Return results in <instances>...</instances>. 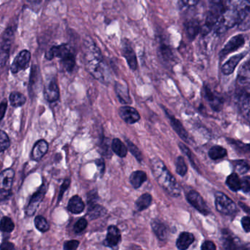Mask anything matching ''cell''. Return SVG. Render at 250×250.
<instances>
[{"label": "cell", "instance_id": "6da1fadb", "mask_svg": "<svg viewBox=\"0 0 250 250\" xmlns=\"http://www.w3.org/2000/svg\"><path fill=\"white\" fill-rule=\"evenodd\" d=\"M83 52L84 63L88 72L101 83H109L112 78L109 67L104 61L100 49L90 38L84 40Z\"/></svg>", "mask_w": 250, "mask_h": 250}, {"label": "cell", "instance_id": "7a4b0ae2", "mask_svg": "<svg viewBox=\"0 0 250 250\" xmlns=\"http://www.w3.org/2000/svg\"><path fill=\"white\" fill-rule=\"evenodd\" d=\"M152 171L159 185L172 197H178L181 189L173 175L168 170L164 162L159 158H153L150 161Z\"/></svg>", "mask_w": 250, "mask_h": 250}, {"label": "cell", "instance_id": "3957f363", "mask_svg": "<svg viewBox=\"0 0 250 250\" xmlns=\"http://www.w3.org/2000/svg\"><path fill=\"white\" fill-rule=\"evenodd\" d=\"M247 17L249 14H243L235 8L227 6L215 24V31L217 34H223L229 29L239 24Z\"/></svg>", "mask_w": 250, "mask_h": 250}, {"label": "cell", "instance_id": "277c9868", "mask_svg": "<svg viewBox=\"0 0 250 250\" xmlns=\"http://www.w3.org/2000/svg\"><path fill=\"white\" fill-rule=\"evenodd\" d=\"M48 60L60 58L61 65L68 72L73 71L76 65L75 57L71 52V48L68 44H61L55 46L46 53Z\"/></svg>", "mask_w": 250, "mask_h": 250}, {"label": "cell", "instance_id": "5b68a950", "mask_svg": "<svg viewBox=\"0 0 250 250\" xmlns=\"http://www.w3.org/2000/svg\"><path fill=\"white\" fill-rule=\"evenodd\" d=\"M215 205L216 210L222 214L231 216L237 212L235 203L224 193L218 191L215 194Z\"/></svg>", "mask_w": 250, "mask_h": 250}, {"label": "cell", "instance_id": "8992f818", "mask_svg": "<svg viewBox=\"0 0 250 250\" xmlns=\"http://www.w3.org/2000/svg\"><path fill=\"white\" fill-rule=\"evenodd\" d=\"M15 172L14 169H7L0 172V200L9 197L12 190Z\"/></svg>", "mask_w": 250, "mask_h": 250}, {"label": "cell", "instance_id": "52a82bcc", "mask_svg": "<svg viewBox=\"0 0 250 250\" xmlns=\"http://www.w3.org/2000/svg\"><path fill=\"white\" fill-rule=\"evenodd\" d=\"M14 30L12 28H8L2 35L0 42V65H4L8 61L10 49L12 44L14 38Z\"/></svg>", "mask_w": 250, "mask_h": 250}, {"label": "cell", "instance_id": "ba28073f", "mask_svg": "<svg viewBox=\"0 0 250 250\" xmlns=\"http://www.w3.org/2000/svg\"><path fill=\"white\" fill-rule=\"evenodd\" d=\"M223 5L222 4H212L211 8L206 17V23L203 27V33L206 34L210 31L212 27H214L217 20L223 11Z\"/></svg>", "mask_w": 250, "mask_h": 250}, {"label": "cell", "instance_id": "9c48e42d", "mask_svg": "<svg viewBox=\"0 0 250 250\" xmlns=\"http://www.w3.org/2000/svg\"><path fill=\"white\" fill-rule=\"evenodd\" d=\"M187 198L190 204L200 213H203L205 216H207L210 213V210L206 205V202L197 191L194 190L188 191L187 194Z\"/></svg>", "mask_w": 250, "mask_h": 250}, {"label": "cell", "instance_id": "30bf717a", "mask_svg": "<svg viewBox=\"0 0 250 250\" xmlns=\"http://www.w3.org/2000/svg\"><path fill=\"white\" fill-rule=\"evenodd\" d=\"M46 187L45 184L42 185V187L38 189V191L33 194L30 199V203L26 208V214L27 216H33L37 210L38 208L40 206V203L43 200L45 194L46 193Z\"/></svg>", "mask_w": 250, "mask_h": 250}, {"label": "cell", "instance_id": "8fae6325", "mask_svg": "<svg viewBox=\"0 0 250 250\" xmlns=\"http://www.w3.org/2000/svg\"><path fill=\"white\" fill-rule=\"evenodd\" d=\"M31 55L27 50H23L17 55L11 65V70L13 74H17L22 70L26 69L30 65Z\"/></svg>", "mask_w": 250, "mask_h": 250}, {"label": "cell", "instance_id": "7c38bea8", "mask_svg": "<svg viewBox=\"0 0 250 250\" xmlns=\"http://www.w3.org/2000/svg\"><path fill=\"white\" fill-rule=\"evenodd\" d=\"M121 52H122L124 58L126 60L130 68L134 71L137 70V66H138L137 56H136L135 52H134L131 43L127 39H125L122 42Z\"/></svg>", "mask_w": 250, "mask_h": 250}, {"label": "cell", "instance_id": "4fadbf2b", "mask_svg": "<svg viewBox=\"0 0 250 250\" xmlns=\"http://www.w3.org/2000/svg\"><path fill=\"white\" fill-rule=\"evenodd\" d=\"M244 43H245V38H244V36L239 35V36H234L224 46L223 49L221 51V57L224 58V57H226L229 54L238 50Z\"/></svg>", "mask_w": 250, "mask_h": 250}, {"label": "cell", "instance_id": "5bb4252c", "mask_svg": "<svg viewBox=\"0 0 250 250\" xmlns=\"http://www.w3.org/2000/svg\"><path fill=\"white\" fill-rule=\"evenodd\" d=\"M43 93L45 99L49 102H55L59 99V87L55 79H52L46 83Z\"/></svg>", "mask_w": 250, "mask_h": 250}, {"label": "cell", "instance_id": "9a60e30c", "mask_svg": "<svg viewBox=\"0 0 250 250\" xmlns=\"http://www.w3.org/2000/svg\"><path fill=\"white\" fill-rule=\"evenodd\" d=\"M119 114L121 118L127 124H135L140 119L139 112L131 106H125L120 108Z\"/></svg>", "mask_w": 250, "mask_h": 250}, {"label": "cell", "instance_id": "2e32d148", "mask_svg": "<svg viewBox=\"0 0 250 250\" xmlns=\"http://www.w3.org/2000/svg\"><path fill=\"white\" fill-rule=\"evenodd\" d=\"M121 241V234L119 229L114 225L108 228L107 235L104 244L106 247H113L118 245Z\"/></svg>", "mask_w": 250, "mask_h": 250}, {"label": "cell", "instance_id": "e0dca14e", "mask_svg": "<svg viewBox=\"0 0 250 250\" xmlns=\"http://www.w3.org/2000/svg\"><path fill=\"white\" fill-rule=\"evenodd\" d=\"M238 89H250V64L247 61L240 70L238 76Z\"/></svg>", "mask_w": 250, "mask_h": 250}, {"label": "cell", "instance_id": "ac0fdd59", "mask_svg": "<svg viewBox=\"0 0 250 250\" xmlns=\"http://www.w3.org/2000/svg\"><path fill=\"white\" fill-rule=\"evenodd\" d=\"M48 149H49V144L46 140H39L35 144L33 151H32V159L35 161H40L44 156V155L47 153Z\"/></svg>", "mask_w": 250, "mask_h": 250}, {"label": "cell", "instance_id": "d6986e66", "mask_svg": "<svg viewBox=\"0 0 250 250\" xmlns=\"http://www.w3.org/2000/svg\"><path fill=\"white\" fill-rule=\"evenodd\" d=\"M247 52H244L243 53L239 54V55H235V56L231 58L226 63L224 64L222 68V73L225 75H229L232 74L233 71H235L237 65L239 63L240 61L246 56Z\"/></svg>", "mask_w": 250, "mask_h": 250}, {"label": "cell", "instance_id": "ffe728a7", "mask_svg": "<svg viewBox=\"0 0 250 250\" xmlns=\"http://www.w3.org/2000/svg\"><path fill=\"white\" fill-rule=\"evenodd\" d=\"M167 118H169L170 121L171 125H172V128L175 130V132L181 137L182 140H184L185 142L188 141V135L187 131H186L185 128H184V125H182L181 122L178 121V119L172 116V115H169V112H166Z\"/></svg>", "mask_w": 250, "mask_h": 250}, {"label": "cell", "instance_id": "44dd1931", "mask_svg": "<svg viewBox=\"0 0 250 250\" xmlns=\"http://www.w3.org/2000/svg\"><path fill=\"white\" fill-rule=\"evenodd\" d=\"M194 241V236L193 234L188 232H183L180 234L177 239L176 246L181 250H187Z\"/></svg>", "mask_w": 250, "mask_h": 250}, {"label": "cell", "instance_id": "7402d4cb", "mask_svg": "<svg viewBox=\"0 0 250 250\" xmlns=\"http://www.w3.org/2000/svg\"><path fill=\"white\" fill-rule=\"evenodd\" d=\"M227 6L235 8L244 14L250 13V0H227Z\"/></svg>", "mask_w": 250, "mask_h": 250}, {"label": "cell", "instance_id": "603a6c76", "mask_svg": "<svg viewBox=\"0 0 250 250\" xmlns=\"http://www.w3.org/2000/svg\"><path fill=\"white\" fill-rule=\"evenodd\" d=\"M115 91L120 102L123 104H131V99L128 93V87L125 84L121 83H116L115 84Z\"/></svg>", "mask_w": 250, "mask_h": 250}, {"label": "cell", "instance_id": "cb8c5ba5", "mask_svg": "<svg viewBox=\"0 0 250 250\" xmlns=\"http://www.w3.org/2000/svg\"><path fill=\"white\" fill-rule=\"evenodd\" d=\"M84 207L85 206L84 202L79 196H74L68 202V209L71 213H76V214L82 213L84 210Z\"/></svg>", "mask_w": 250, "mask_h": 250}, {"label": "cell", "instance_id": "d4e9b609", "mask_svg": "<svg viewBox=\"0 0 250 250\" xmlns=\"http://www.w3.org/2000/svg\"><path fill=\"white\" fill-rule=\"evenodd\" d=\"M152 229L159 239L165 240L167 237V229L163 222L159 219H153L151 222Z\"/></svg>", "mask_w": 250, "mask_h": 250}, {"label": "cell", "instance_id": "484cf974", "mask_svg": "<svg viewBox=\"0 0 250 250\" xmlns=\"http://www.w3.org/2000/svg\"><path fill=\"white\" fill-rule=\"evenodd\" d=\"M147 180V174L143 171H135L130 176V183L134 188H138Z\"/></svg>", "mask_w": 250, "mask_h": 250}, {"label": "cell", "instance_id": "4316f807", "mask_svg": "<svg viewBox=\"0 0 250 250\" xmlns=\"http://www.w3.org/2000/svg\"><path fill=\"white\" fill-rule=\"evenodd\" d=\"M88 212L87 215L90 219H96L101 216H104L106 213V210L104 208L102 207L100 205L97 203L88 205Z\"/></svg>", "mask_w": 250, "mask_h": 250}, {"label": "cell", "instance_id": "83f0119b", "mask_svg": "<svg viewBox=\"0 0 250 250\" xmlns=\"http://www.w3.org/2000/svg\"><path fill=\"white\" fill-rule=\"evenodd\" d=\"M205 96H206V99L208 101V102H210V105L214 109V110H220L221 108H222L221 107V105L222 104L220 98L216 96L208 87L205 88Z\"/></svg>", "mask_w": 250, "mask_h": 250}, {"label": "cell", "instance_id": "f1b7e54d", "mask_svg": "<svg viewBox=\"0 0 250 250\" xmlns=\"http://www.w3.org/2000/svg\"><path fill=\"white\" fill-rule=\"evenodd\" d=\"M152 203V197L150 194H143V195L140 196L135 203L136 208L139 211L146 210V208L149 207Z\"/></svg>", "mask_w": 250, "mask_h": 250}, {"label": "cell", "instance_id": "f546056e", "mask_svg": "<svg viewBox=\"0 0 250 250\" xmlns=\"http://www.w3.org/2000/svg\"><path fill=\"white\" fill-rule=\"evenodd\" d=\"M112 149L115 154L121 158L125 157L127 155V152H128L126 146L119 139L117 138L114 139L112 141Z\"/></svg>", "mask_w": 250, "mask_h": 250}, {"label": "cell", "instance_id": "4dcf8cb0", "mask_svg": "<svg viewBox=\"0 0 250 250\" xmlns=\"http://www.w3.org/2000/svg\"><path fill=\"white\" fill-rule=\"evenodd\" d=\"M187 33L191 39H194L200 30V24L197 20H191L186 24Z\"/></svg>", "mask_w": 250, "mask_h": 250}, {"label": "cell", "instance_id": "1f68e13d", "mask_svg": "<svg viewBox=\"0 0 250 250\" xmlns=\"http://www.w3.org/2000/svg\"><path fill=\"white\" fill-rule=\"evenodd\" d=\"M226 184L232 191H238L241 189V179L236 173H232L228 177Z\"/></svg>", "mask_w": 250, "mask_h": 250}, {"label": "cell", "instance_id": "d6a6232c", "mask_svg": "<svg viewBox=\"0 0 250 250\" xmlns=\"http://www.w3.org/2000/svg\"><path fill=\"white\" fill-rule=\"evenodd\" d=\"M227 154H228V152H227L226 149L219 146H213L208 152L209 157L213 160L222 159L226 156Z\"/></svg>", "mask_w": 250, "mask_h": 250}, {"label": "cell", "instance_id": "836d02e7", "mask_svg": "<svg viewBox=\"0 0 250 250\" xmlns=\"http://www.w3.org/2000/svg\"><path fill=\"white\" fill-rule=\"evenodd\" d=\"M26 97L22 93L14 92L10 96V102L12 106L15 107L23 106L26 103Z\"/></svg>", "mask_w": 250, "mask_h": 250}, {"label": "cell", "instance_id": "e575fe53", "mask_svg": "<svg viewBox=\"0 0 250 250\" xmlns=\"http://www.w3.org/2000/svg\"><path fill=\"white\" fill-rule=\"evenodd\" d=\"M15 228L14 222L11 218L5 216L0 220V230L4 232H12Z\"/></svg>", "mask_w": 250, "mask_h": 250}, {"label": "cell", "instance_id": "d590c367", "mask_svg": "<svg viewBox=\"0 0 250 250\" xmlns=\"http://www.w3.org/2000/svg\"><path fill=\"white\" fill-rule=\"evenodd\" d=\"M35 225L36 228L42 232H46L49 229V225L47 220L42 216H36L35 219Z\"/></svg>", "mask_w": 250, "mask_h": 250}, {"label": "cell", "instance_id": "8d00e7d4", "mask_svg": "<svg viewBox=\"0 0 250 250\" xmlns=\"http://www.w3.org/2000/svg\"><path fill=\"white\" fill-rule=\"evenodd\" d=\"M223 245L224 247L227 250H235V249L239 248L238 246V241L239 240L235 239L232 238L231 235H228L224 237Z\"/></svg>", "mask_w": 250, "mask_h": 250}, {"label": "cell", "instance_id": "74e56055", "mask_svg": "<svg viewBox=\"0 0 250 250\" xmlns=\"http://www.w3.org/2000/svg\"><path fill=\"white\" fill-rule=\"evenodd\" d=\"M11 145L9 137L5 131L0 130V152H3L9 147Z\"/></svg>", "mask_w": 250, "mask_h": 250}, {"label": "cell", "instance_id": "f35d334b", "mask_svg": "<svg viewBox=\"0 0 250 250\" xmlns=\"http://www.w3.org/2000/svg\"><path fill=\"white\" fill-rule=\"evenodd\" d=\"M125 142L127 143V146H128V150H130L131 153L134 155V157L137 159V161H139L140 162H143V154H142L140 150H139L138 147L134 144V143H131V141H129L128 140H125Z\"/></svg>", "mask_w": 250, "mask_h": 250}, {"label": "cell", "instance_id": "ab89813d", "mask_svg": "<svg viewBox=\"0 0 250 250\" xmlns=\"http://www.w3.org/2000/svg\"><path fill=\"white\" fill-rule=\"evenodd\" d=\"M234 167H235L236 172L239 174L246 173L250 169V165H249L248 162L244 160L235 161Z\"/></svg>", "mask_w": 250, "mask_h": 250}, {"label": "cell", "instance_id": "60d3db41", "mask_svg": "<svg viewBox=\"0 0 250 250\" xmlns=\"http://www.w3.org/2000/svg\"><path fill=\"white\" fill-rule=\"evenodd\" d=\"M176 172L181 176H184L187 172V166L182 156H179L176 161Z\"/></svg>", "mask_w": 250, "mask_h": 250}, {"label": "cell", "instance_id": "b9f144b4", "mask_svg": "<svg viewBox=\"0 0 250 250\" xmlns=\"http://www.w3.org/2000/svg\"><path fill=\"white\" fill-rule=\"evenodd\" d=\"M87 226V221L85 219H80V220L77 221V223L74 225V232L76 233H80V232L84 231Z\"/></svg>", "mask_w": 250, "mask_h": 250}, {"label": "cell", "instance_id": "7bdbcfd3", "mask_svg": "<svg viewBox=\"0 0 250 250\" xmlns=\"http://www.w3.org/2000/svg\"><path fill=\"white\" fill-rule=\"evenodd\" d=\"M241 189L244 193H249L250 191V176H246L241 180Z\"/></svg>", "mask_w": 250, "mask_h": 250}, {"label": "cell", "instance_id": "ee69618b", "mask_svg": "<svg viewBox=\"0 0 250 250\" xmlns=\"http://www.w3.org/2000/svg\"><path fill=\"white\" fill-rule=\"evenodd\" d=\"M79 245H80V241H77V240H71V241H66V242L65 243V244H64V250H77Z\"/></svg>", "mask_w": 250, "mask_h": 250}, {"label": "cell", "instance_id": "f6af8a7d", "mask_svg": "<svg viewBox=\"0 0 250 250\" xmlns=\"http://www.w3.org/2000/svg\"><path fill=\"white\" fill-rule=\"evenodd\" d=\"M70 184H71V181L69 179H66L64 181L63 184L61 186V190H60L59 198H58L59 201H61L64 193L69 187Z\"/></svg>", "mask_w": 250, "mask_h": 250}, {"label": "cell", "instance_id": "bcb514c9", "mask_svg": "<svg viewBox=\"0 0 250 250\" xmlns=\"http://www.w3.org/2000/svg\"><path fill=\"white\" fill-rule=\"evenodd\" d=\"M179 147L182 150L183 153H185L187 156H188V159H189L190 162H192L193 165L194 166V160H193L192 158V153L190 151L189 149L187 147V146H184L182 143H179Z\"/></svg>", "mask_w": 250, "mask_h": 250}, {"label": "cell", "instance_id": "7dc6e473", "mask_svg": "<svg viewBox=\"0 0 250 250\" xmlns=\"http://www.w3.org/2000/svg\"><path fill=\"white\" fill-rule=\"evenodd\" d=\"M241 225L246 232H250V219L248 216H244L241 219Z\"/></svg>", "mask_w": 250, "mask_h": 250}, {"label": "cell", "instance_id": "c3c4849f", "mask_svg": "<svg viewBox=\"0 0 250 250\" xmlns=\"http://www.w3.org/2000/svg\"><path fill=\"white\" fill-rule=\"evenodd\" d=\"M201 249L203 250H215L216 247L212 241H206L202 244Z\"/></svg>", "mask_w": 250, "mask_h": 250}, {"label": "cell", "instance_id": "681fc988", "mask_svg": "<svg viewBox=\"0 0 250 250\" xmlns=\"http://www.w3.org/2000/svg\"><path fill=\"white\" fill-rule=\"evenodd\" d=\"M7 107H8V104H7L6 101H4L3 102L0 104V121L3 119L5 112H6Z\"/></svg>", "mask_w": 250, "mask_h": 250}, {"label": "cell", "instance_id": "f907efd6", "mask_svg": "<svg viewBox=\"0 0 250 250\" xmlns=\"http://www.w3.org/2000/svg\"><path fill=\"white\" fill-rule=\"evenodd\" d=\"M200 0H181V2L188 7H194L198 4Z\"/></svg>", "mask_w": 250, "mask_h": 250}, {"label": "cell", "instance_id": "816d5d0a", "mask_svg": "<svg viewBox=\"0 0 250 250\" xmlns=\"http://www.w3.org/2000/svg\"><path fill=\"white\" fill-rule=\"evenodd\" d=\"M0 249L2 250H14V249H15V247H14V245L12 243L6 241V242H3L1 244V246H0Z\"/></svg>", "mask_w": 250, "mask_h": 250}, {"label": "cell", "instance_id": "f5cc1de1", "mask_svg": "<svg viewBox=\"0 0 250 250\" xmlns=\"http://www.w3.org/2000/svg\"><path fill=\"white\" fill-rule=\"evenodd\" d=\"M96 164H97L98 167L100 168L101 172H103L104 170V163L103 161L99 159V160L97 161Z\"/></svg>", "mask_w": 250, "mask_h": 250}, {"label": "cell", "instance_id": "db71d44e", "mask_svg": "<svg viewBox=\"0 0 250 250\" xmlns=\"http://www.w3.org/2000/svg\"><path fill=\"white\" fill-rule=\"evenodd\" d=\"M212 4H222L224 0H210Z\"/></svg>", "mask_w": 250, "mask_h": 250}]
</instances>
